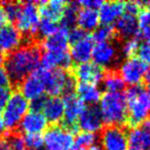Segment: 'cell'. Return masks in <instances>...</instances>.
Masks as SVG:
<instances>
[{"instance_id":"4","label":"cell","mask_w":150,"mask_h":150,"mask_svg":"<svg viewBox=\"0 0 150 150\" xmlns=\"http://www.w3.org/2000/svg\"><path fill=\"white\" fill-rule=\"evenodd\" d=\"M28 111L29 102L27 99L20 93H11L1 113L5 131L17 129Z\"/></svg>"},{"instance_id":"48","label":"cell","mask_w":150,"mask_h":150,"mask_svg":"<svg viewBox=\"0 0 150 150\" xmlns=\"http://www.w3.org/2000/svg\"><path fill=\"white\" fill-rule=\"evenodd\" d=\"M2 60H3V58H2V52H0V63L2 62Z\"/></svg>"},{"instance_id":"28","label":"cell","mask_w":150,"mask_h":150,"mask_svg":"<svg viewBox=\"0 0 150 150\" xmlns=\"http://www.w3.org/2000/svg\"><path fill=\"white\" fill-rule=\"evenodd\" d=\"M97 142V137L95 134L80 132L74 137L72 150H88Z\"/></svg>"},{"instance_id":"15","label":"cell","mask_w":150,"mask_h":150,"mask_svg":"<svg viewBox=\"0 0 150 150\" xmlns=\"http://www.w3.org/2000/svg\"><path fill=\"white\" fill-rule=\"evenodd\" d=\"M94 45L95 41L88 34H86L81 39L70 43L69 54L72 62L76 63L77 65L91 62Z\"/></svg>"},{"instance_id":"1","label":"cell","mask_w":150,"mask_h":150,"mask_svg":"<svg viewBox=\"0 0 150 150\" xmlns=\"http://www.w3.org/2000/svg\"><path fill=\"white\" fill-rule=\"evenodd\" d=\"M41 52L38 46L32 44L21 45L7 54L4 61L6 70L11 82H21L40 65Z\"/></svg>"},{"instance_id":"13","label":"cell","mask_w":150,"mask_h":150,"mask_svg":"<svg viewBox=\"0 0 150 150\" xmlns=\"http://www.w3.org/2000/svg\"><path fill=\"white\" fill-rule=\"evenodd\" d=\"M104 127V121L101 116L99 107L88 106L84 108L83 112L79 116L77 121V129L81 132L95 134L101 132Z\"/></svg>"},{"instance_id":"38","label":"cell","mask_w":150,"mask_h":150,"mask_svg":"<svg viewBox=\"0 0 150 150\" xmlns=\"http://www.w3.org/2000/svg\"><path fill=\"white\" fill-rule=\"evenodd\" d=\"M142 2H137V1H129V2L125 3V13H129L132 16H136L137 17L139 13L142 11Z\"/></svg>"},{"instance_id":"5","label":"cell","mask_w":150,"mask_h":150,"mask_svg":"<svg viewBox=\"0 0 150 150\" xmlns=\"http://www.w3.org/2000/svg\"><path fill=\"white\" fill-rule=\"evenodd\" d=\"M44 82L45 93L50 97H60L61 95L65 96L73 93L75 88L73 77L62 69L48 70L44 68Z\"/></svg>"},{"instance_id":"37","label":"cell","mask_w":150,"mask_h":150,"mask_svg":"<svg viewBox=\"0 0 150 150\" xmlns=\"http://www.w3.org/2000/svg\"><path fill=\"white\" fill-rule=\"evenodd\" d=\"M138 54L143 62H145L148 66H150V39L145 40L143 43L140 44Z\"/></svg>"},{"instance_id":"43","label":"cell","mask_w":150,"mask_h":150,"mask_svg":"<svg viewBox=\"0 0 150 150\" xmlns=\"http://www.w3.org/2000/svg\"><path fill=\"white\" fill-rule=\"evenodd\" d=\"M145 82H146V86H147V90L150 92V69L148 70V72H147V74H146V76H145Z\"/></svg>"},{"instance_id":"21","label":"cell","mask_w":150,"mask_h":150,"mask_svg":"<svg viewBox=\"0 0 150 150\" xmlns=\"http://www.w3.org/2000/svg\"><path fill=\"white\" fill-rule=\"evenodd\" d=\"M69 30L59 27L58 31L52 35L44 38L41 43L43 52H63L69 50Z\"/></svg>"},{"instance_id":"16","label":"cell","mask_w":150,"mask_h":150,"mask_svg":"<svg viewBox=\"0 0 150 150\" xmlns=\"http://www.w3.org/2000/svg\"><path fill=\"white\" fill-rule=\"evenodd\" d=\"M19 127L25 135H41L47 129L48 121L42 112L30 110L23 117Z\"/></svg>"},{"instance_id":"14","label":"cell","mask_w":150,"mask_h":150,"mask_svg":"<svg viewBox=\"0 0 150 150\" xmlns=\"http://www.w3.org/2000/svg\"><path fill=\"white\" fill-rule=\"evenodd\" d=\"M74 77L78 80V82H86L98 86L102 82L105 76L104 69L99 67L94 62H88L83 64L76 65L73 70Z\"/></svg>"},{"instance_id":"27","label":"cell","mask_w":150,"mask_h":150,"mask_svg":"<svg viewBox=\"0 0 150 150\" xmlns=\"http://www.w3.org/2000/svg\"><path fill=\"white\" fill-rule=\"evenodd\" d=\"M102 82L106 93H122L125 86L123 80L116 72H109L105 74Z\"/></svg>"},{"instance_id":"12","label":"cell","mask_w":150,"mask_h":150,"mask_svg":"<svg viewBox=\"0 0 150 150\" xmlns=\"http://www.w3.org/2000/svg\"><path fill=\"white\" fill-rule=\"evenodd\" d=\"M92 59L99 67L108 68L118 60V50L113 42H98L94 45Z\"/></svg>"},{"instance_id":"25","label":"cell","mask_w":150,"mask_h":150,"mask_svg":"<svg viewBox=\"0 0 150 150\" xmlns=\"http://www.w3.org/2000/svg\"><path fill=\"white\" fill-rule=\"evenodd\" d=\"M76 96L83 102V104H88V106H96L100 102L102 93L98 86L86 82H78L75 86Z\"/></svg>"},{"instance_id":"17","label":"cell","mask_w":150,"mask_h":150,"mask_svg":"<svg viewBox=\"0 0 150 150\" xmlns=\"http://www.w3.org/2000/svg\"><path fill=\"white\" fill-rule=\"evenodd\" d=\"M23 35L16 26L6 24L0 28V52L11 54L22 45Z\"/></svg>"},{"instance_id":"46","label":"cell","mask_w":150,"mask_h":150,"mask_svg":"<svg viewBox=\"0 0 150 150\" xmlns=\"http://www.w3.org/2000/svg\"><path fill=\"white\" fill-rule=\"evenodd\" d=\"M143 125L146 127V129H148V132H149V133H150V119H149V120L146 121L145 123H143Z\"/></svg>"},{"instance_id":"11","label":"cell","mask_w":150,"mask_h":150,"mask_svg":"<svg viewBox=\"0 0 150 150\" xmlns=\"http://www.w3.org/2000/svg\"><path fill=\"white\" fill-rule=\"evenodd\" d=\"M100 140L103 150H127V135L121 127L103 129Z\"/></svg>"},{"instance_id":"34","label":"cell","mask_w":150,"mask_h":150,"mask_svg":"<svg viewBox=\"0 0 150 150\" xmlns=\"http://www.w3.org/2000/svg\"><path fill=\"white\" fill-rule=\"evenodd\" d=\"M24 142L28 150H43L42 135H25Z\"/></svg>"},{"instance_id":"9","label":"cell","mask_w":150,"mask_h":150,"mask_svg":"<svg viewBox=\"0 0 150 150\" xmlns=\"http://www.w3.org/2000/svg\"><path fill=\"white\" fill-rule=\"evenodd\" d=\"M20 94H22L28 101L40 98L45 94L44 82V68L39 66L34 72L29 74L20 82Z\"/></svg>"},{"instance_id":"42","label":"cell","mask_w":150,"mask_h":150,"mask_svg":"<svg viewBox=\"0 0 150 150\" xmlns=\"http://www.w3.org/2000/svg\"><path fill=\"white\" fill-rule=\"evenodd\" d=\"M0 150H11L9 149V144L7 141V138L0 137Z\"/></svg>"},{"instance_id":"2","label":"cell","mask_w":150,"mask_h":150,"mask_svg":"<svg viewBox=\"0 0 150 150\" xmlns=\"http://www.w3.org/2000/svg\"><path fill=\"white\" fill-rule=\"evenodd\" d=\"M127 101V121L132 127H139L149 120L150 92L142 86H129L125 94Z\"/></svg>"},{"instance_id":"6","label":"cell","mask_w":150,"mask_h":150,"mask_svg":"<svg viewBox=\"0 0 150 150\" xmlns=\"http://www.w3.org/2000/svg\"><path fill=\"white\" fill-rule=\"evenodd\" d=\"M16 28L22 35L28 37L37 34L38 26L40 23V15L38 4L35 2L21 3L20 11L16 18Z\"/></svg>"},{"instance_id":"20","label":"cell","mask_w":150,"mask_h":150,"mask_svg":"<svg viewBox=\"0 0 150 150\" xmlns=\"http://www.w3.org/2000/svg\"><path fill=\"white\" fill-rule=\"evenodd\" d=\"M67 4L68 3L62 0H50V1H42L38 3L40 19L58 23L61 21L64 15Z\"/></svg>"},{"instance_id":"23","label":"cell","mask_w":150,"mask_h":150,"mask_svg":"<svg viewBox=\"0 0 150 150\" xmlns=\"http://www.w3.org/2000/svg\"><path fill=\"white\" fill-rule=\"evenodd\" d=\"M42 113L45 116L48 123L58 125L63 121L64 117V102L60 97H50L46 98L44 106L42 108Z\"/></svg>"},{"instance_id":"41","label":"cell","mask_w":150,"mask_h":150,"mask_svg":"<svg viewBox=\"0 0 150 150\" xmlns=\"http://www.w3.org/2000/svg\"><path fill=\"white\" fill-rule=\"evenodd\" d=\"M7 17L5 15V11H4V8H3V5L0 4V28H2L4 25L7 24Z\"/></svg>"},{"instance_id":"36","label":"cell","mask_w":150,"mask_h":150,"mask_svg":"<svg viewBox=\"0 0 150 150\" xmlns=\"http://www.w3.org/2000/svg\"><path fill=\"white\" fill-rule=\"evenodd\" d=\"M11 150H26L24 138L20 135H11L7 137Z\"/></svg>"},{"instance_id":"47","label":"cell","mask_w":150,"mask_h":150,"mask_svg":"<svg viewBox=\"0 0 150 150\" xmlns=\"http://www.w3.org/2000/svg\"><path fill=\"white\" fill-rule=\"evenodd\" d=\"M142 4L144 5V6L146 7V9H148V11H150V1H147V2H142Z\"/></svg>"},{"instance_id":"22","label":"cell","mask_w":150,"mask_h":150,"mask_svg":"<svg viewBox=\"0 0 150 150\" xmlns=\"http://www.w3.org/2000/svg\"><path fill=\"white\" fill-rule=\"evenodd\" d=\"M127 135V150H150V133L143 125L132 127Z\"/></svg>"},{"instance_id":"31","label":"cell","mask_w":150,"mask_h":150,"mask_svg":"<svg viewBox=\"0 0 150 150\" xmlns=\"http://www.w3.org/2000/svg\"><path fill=\"white\" fill-rule=\"evenodd\" d=\"M139 34L145 40L150 39V11L144 8L137 16Z\"/></svg>"},{"instance_id":"32","label":"cell","mask_w":150,"mask_h":150,"mask_svg":"<svg viewBox=\"0 0 150 150\" xmlns=\"http://www.w3.org/2000/svg\"><path fill=\"white\" fill-rule=\"evenodd\" d=\"M139 40L137 38H131V39L125 40V42L121 45L120 52L125 58H132V57H136V54L139 52Z\"/></svg>"},{"instance_id":"45","label":"cell","mask_w":150,"mask_h":150,"mask_svg":"<svg viewBox=\"0 0 150 150\" xmlns=\"http://www.w3.org/2000/svg\"><path fill=\"white\" fill-rule=\"evenodd\" d=\"M4 131H5V127H4V125H3L2 117H1V114H0V134L3 133Z\"/></svg>"},{"instance_id":"35","label":"cell","mask_w":150,"mask_h":150,"mask_svg":"<svg viewBox=\"0 0 150 150\" xmlns=\"http://www.w3.org/2000/svg\"><path fill=\"white\" fill-rule=\"evenodd\" d=\"M3 8H4L5 15L7 17V20L9 21H15L18 13L20 11L21 3L19 2H6L3 3Z\"/></svg>"},{"instance_id":"26","label":"cell","mask_w":150,"mask_h":150,"mask_svg":"<svg viewBox=\"0 0 150 150\" xmlns=\"http://www.w3.org/2000/svg\"><path fill=\"white\" fill-rule=\"evenodd\" d=\"M76 25L84 32L95 31L100 26V18L97 9L79 7L76 17Z\"/></svg>"},{"instance_id":"29","label":"cell","mask_w":150,"mask_h":150,"mask_svg":"<svg viewBox=\"0 0 150 150\" xmlns=\"http://www.w3.org/2000/svg\"><path fill=\"white\" fill-rule=\"evenodd\" d=\"M79 9V6L76 2L75 3H68L67 7L65 9V13L61 19L62 26L68 30H71L76 25V17H77V11Z\"/></svg>"},{"instance_id":"8","label":"cell","mask_w":150,"mask_h":150,"mask_svg":"<svg viewBox=\"0 0 150 150\" xmlns=\"http://www.w3.org/2000/svg\"><path fill=\"white\" fill-rule=\"evenodd\" d=\"M43 138V150H72L74 136L65 127L54 125L47 127Z\"/></svg>"},{"instance_id":"30","label":"cell","mask_w":150,"mask_h":150,"mask_svg":"<svg viewBox=\"0 0 150 150\" xmlns=\"http://www.w3.org/2000/svg\"><path fill=\"white\" fill-rule=\"evenodd\" d=\"M115 30L112 26L101 25L94 31L92 35L95 43L98 42H111L115 36Z\"/></svg>"},{"instance_id":"3","label":"cell","mask_w":150,"mask_h":150,"mask_svg":"<svg viewBox=\"0 0 150 150\" xmlns=\"http://www.w3.org/2000/svg\"><path fill=\"white\" fill-rule=\"evenodd\" d=\"M99 110L108 127H120L127 122V101L123 93H106L99 102Z\"/></svg>"},{"instance_id":"40","label":"cell","mask_w":150,"mask_h":150,"mask_svg":"<svg viewBox=\"0 0 150 150\" xmlns=\"http://www.w3.org/2000/svg\"><path fill=\"white\" fill-rule=\"evenodd\" d=\"M102 3H103L102 1H99V0H83V1L77 2V4L79 7L92 8V9H97V11H98L101 5H102Z\"/></svg>"},{"instance_id":"24","label":"cell","mask_w":150,"mask_h":150,"mask_svg":"<svg viewBox=\"0 0 150 150\" xmlns=\"http://www.w3.org/2000/svg\"><path fill=\"white\" fill-rule=\"evenodd\" d=\"M114 30L115 33L125 39L136 38L139 34L137 17L125 13L115 23Z\"/></svg>"},{"instance_id":"39","label":"cell","mask_w":150,"mask_h":150,"mask_svg":"<svg viewBox=\"0 0 150 150\" xmlns=\"http://www.w3.org/2000/svg\"><path fill=\"white\" fill-rule=\"evenodd\" d=\"M11 80L7 74L4 67L0 66V90H6L11 88Z\"/></svg>"},{"instance_id":"7","label":"cell","mask_w":150,"mask_h":150,"mask_svg":"<svg viewBox=\"0 0 150 150\" xmlns=\"http://www.w3.org/2000/svg\"><path fill=\"white\" fill-rule=\"evenodd\" d=\"M149 70V66L141 60L139 57L125 58L118 66V75L123 80L125 84L129 86H140L145 79Z\"/></svg>"},{"instance_id":"19","label":"cell","mask_w":150,"mask_h":150,"mask_svg":"<svg viewBox=\"0 0 150 150\" xmlns=\"http://www.w3.org/2000/svg\"><path fill=\"white\" fill-rule=\"evenodd\" d=\"M100 23L102 25L112 26L125 13V2L121 1H107L103 2L98 9Z\"/></svg>"},{"instance_id":"10","label":"cell","mask_w":150,"mask_h":150,"mask_svg":"<svg viewBox=\"0 0 150 150\" xmlns=\"http://www.w3.org/2000/svg\"><path fill=\"white\" fill-rule=\"evenodd\" d=\"M64 102V127L69 131L74 132L77 129V121L81 113L83 112L86 105L74 93L65 95L63 98Z\"/></svg>"},{"instance_id":"18","label":"cell","mask_w":150,"mask_h":150,"mask_svg":"<svg viewBox=\"0 0 150 150\" xmlns=\"http://www.w3.org/2000/svg\"><path fill=\"white\" fill-rule=\"evenodd\" d=\"M40 63L41 67L48 70L54 69H68L72 64V60L69 54V50L63 52H43L41 54Z\"/></svg>"},{"instance_id":"33","label":"cell","mask_w":150,"mask_h":150,"mask_svg":"<svg viewBox=\"0 0 150 150\" xmlns=\"http://www.w3.org/2000/svg\"><path fill=\"white\" fill-rule=\"evenodd\" d=\"M59 27H60V26H58V23L48 21V20L40 19V23H39V26H38L37 34H39V36L43 37V39H44V38L48 37V36L56 33V32L58 31Z\"/></svg>"},{"instance_id":"44","label":"cell","mask_w":150,"mask_h":150,"mask_svg":"<svg viewBox=\"0 0 150 150\" xmlns=\"http://www.w3.org/2000/svg\"><path fill=\"white\" fill-rule=\"evenodd\" d=\"M88 150H103L102 147H101L100 144H95V145H93L91 148H88Z\"/></svg>"}]
</instances>
